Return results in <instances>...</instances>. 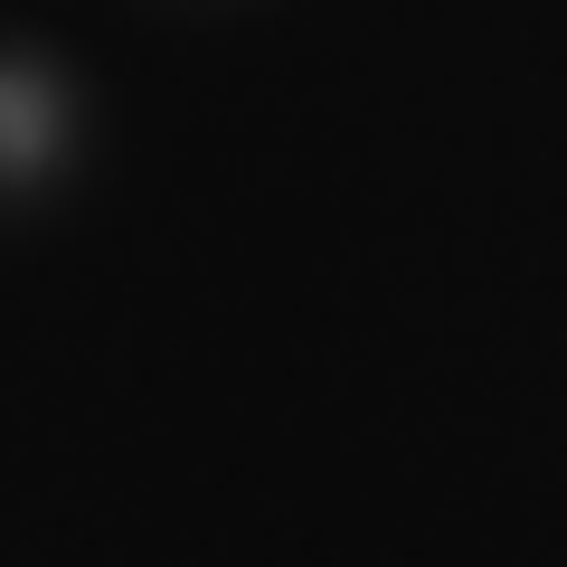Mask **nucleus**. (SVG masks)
<instances>
[{"instance_id":"1","label":"nucleus","mask_w":567,"mask_h":567,"mask_svg":"<svg viewBox=\"0 0 567 567\" xmlns=\"http://www.w3.org/2000/svg\"><path fill=\"white\" fill-rule=\"evenodd\" d=\"M48 133H58V95H48L29 66H0V181L48 162Z\"/></svg>"}]
</instances>
